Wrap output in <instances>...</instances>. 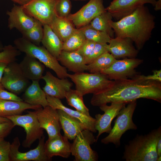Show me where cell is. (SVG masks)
I'll return each mask as SVG.
<instances>
[{
	"label": "cell",
	"mask_w": 161,
	"mask_h": 161,
	"mask_svg": "<svg viewBox=\"0 0 161 161\" xmlns=\"http://www.w3.org/2000/svg\"><path fill=\"white\" fill-rule=\"evenodd\" d=\"M161 83L135 78L112 80L106 88L93 94L90 103L99 107L112 103L127 104L140 98L161 103Z\"/></svg>",
	"instance_id": "obj_1"
},
{
	"label": "cell",
	"mask_w": 161,
	"mask_h": 161,
	"mask_svg": "<svg viewBox=\"0 0 161 161\" xmlns=\"http://www.w3.org/2000/svg\"><path fill=\"white\" fill-rule=\"evenodd\" d=\"M155 19L148 8L143 5L117 21L112 20L110 24L116 37L130 38L140 50L151 37Z\"/></svg>",
	"instance_id": "obj_2"
},
{
	"label": "cell",
	"mask_w": 161,
	"mask_h": 161,
	"mask_svg": "<svg viewBox=\"0 0 161 161\" xmlns=\"http://www.w3.org/2000/svg\"><path fill=\"white\" fill-rule=\"evenodd\" d=\"M160 126L145 135L137 134L124 146L122 157L126 161H157V140Z\"/></svg>",
	"instance_id": "obj_3"
},
{
	"label": "cell",
	"mask_w": 161,
	"mask_h": 161,
	"mask_svg": "<svg viewBox=\"0 0 161 161\" xmlns=\"http://www.w3.org/2000/svg\"><path fill=\"white\" fill-rule=\"evenodd\" d=\"M14 46L21 52L32 56L52 70L58 78H67L68 73L66 68L61 65L57 59L43 46L33 44L22 37L16 39Z\"/></svg>",
	"instance_id": "obj_4"
},
{
	"label": "cell",
	"mask_w": 161,
	"mask_h": 161,
	"mask_svg": "<svg viewBox=\"0 0 161 161\" xmlns=\"http://www.w3.org/2000/svg\"><path fill=\"white\" fill-rule=\"evenodd\" d=\"M124 105L119 111L114 121V125L109 134L101 140L102 143H112L116 147L120 145V139L123 135L129 130H136L137 125L134 123L133 116L137 105V100Z\"/></svg>",
	"instance_id": "obj_5"
},
{
	"label": "cell",
	"mask_w": 161,
	"mask_h": 161,
	"mask_svg": "<svg viewBox=\"0 0 161 161\" xmlns=\"http://www.w3.org/2000/svg\"><path fill=\"white\" fill-rule=\"evenodd\" d=\"M74 83L75 89L82 95L96 93L108 87L112 80L105 75L99 73L84 72L68 74Z\"/></svg>",
	"instance_id": "obj_6"
},
{
	"label": "cell",
	"mask_w": 161,
	"mask_h": 161,
	"mask_svg": "<svg viewBox=\"0 0 161 161\" xmlns=\"http://www.w3.org/2000/svg\"><path fill=\"white\" fill-rule=\"evenodd\" d=\"M13 123L24 128L26 133L25 140L22 146L25 148L30 147L37 140L40 139L43 135V129L41 128L35 111H27L24 115H18L7 117Z\"/></svg>",
	"instance_id": "obj_7"
},
{
	"label": "cell",
	"mask_w": 161,
	"mask_h": 161,
	"mask_svg": "<svg viewBox=\"0 0 161 161\" xmlns=\"http://www.w3.org/2000/svg\"><path fill=\"white\" fill-rule=\"evenodd\" d=\"M93 132L83 130L73 140L71 144V151L75 161H97L98 156L97 153L93 150L91 145L96 142Z\"/></svg>",
	"instance_id": "obj_8"
},
{
	"label": "cell",
	"mask_w": 161,
	"mask_h": 161,
	"mask_svg": "<svg viewBox=\"0 0 161 161\" xmlns=\"http://www.w3.org/2000/svg\"><path fill=\"white\" fill-rule=\"evenodd\" d=\"M143 62V60L135 58L116 59L108 68L100 73L106 75L111 80L132 78L139 74L135 68Z\"/></svg>",
	"instance_id": "obj_9"
},
{
	"label": "cell",
	"mask_w": 161,
	"mask_h": 161,
	"mask_svg": "<svg viewBox=\"0 0 161 161\" xmlns=\"http://www.w3.org/2000/svg\"><path fill=\"white\" fill-rule=\"evenodd\" d=\"M29 80L24 75L19 64L15 61L8 64L1 83L4 88L17 95L25 91L28 86Z\"/></svg>",
	"instance_id": "obj_10"
},
{
	"label": "cell",
	"mask_w": 161,
	"mask_h": 161,
	"mask_svg": "<svg viewBox=\"0 0 161 161\" xmlns=\"http://www.w3.org/2000/svg\"><path fill=\"white\" fill-rule=\"evenodd\" d=\"M58 0H30L22 6L28 15L43 25H49L56 16L55 9Z\"/></svg>",
	"instance_id": "obj_11"
},
{
	"label": "cell",
	"mask_w": 161,
	"mask_h": 161,
	"mask_svg": "<svg viewBox=\"0 0 161 161\" xmlns=\"http://www.w3.org/2000/svg\"><path fill=\"white\" fill-rule=\"evenodd\" d=\"M106 11L103 0H89L76 12L70 13L67 18L76 28L79 29L89 24L94 18Z\"/></svg>",
	"instance_id": "obj_12"
},
{
	"label": "cell",
	"mask_w": 161,
	"mask_h": 161,
	"mask_svg": "<svg viewBox=\"0 0 161 161\" xmlns=\"http://www.w3.org/2000/svg\"><path fill=\"white\" fill-rule=\"evenodd\" d=\"M45 137L39 140L37 146L25 152L19 150L20 143L18 137L14 138L11 145L10 161H49L51 160L46 155L44 148Z\"/></svg>",
	"instance_id": "obj_13"
},
{
	"label": "cell",
	"mask_w": 161,
	"mask_h": 161,
	"mask_svg": "<svg viewBox=\"0 0 161 161\" xmlns=\"http://www.w3.org/2000/svg\"><path fill=\"white\" fill-rule=\"evenodd\" d=\"M41 128L51 139L60 134L61 128L57 109L49 105L35 111Z\"/></svg>",
	"instance_id": "obj_14"
},
{
	"label": "cell",
	"mask_w": 161,
	"mask_h": 161,
	"mask_svg": "<svg viewBox=\"0 0 161 161\" xmlns=\"http://www.w3.org/2000/svg\"><path fill=\"white\" fill-rule=\"evenodd\" d=\"M126 104L122 103H112L109 106L107 104L99 107L104 113L103 114H97L95 115V128L98 131L96 138V142L101 134L104 133L110 132L112 129L111 124L113 120Z\"/></svg>",
	"instance_id": "obj_15"
},
{
	"label": "cell",
	"mask_w": 161,
	"mask_h": 161,
	"mask_svg": "<svg viewBox=\"0 0 161 161\" xmlns=\"http://www.w3.org/2000/svg\"><path fill=\"white\" fill-rule=\"evenodd\" d=\"M157 0H113L106 10L110 13L113 18L118 21L145 4H151L154 7Z\"/></svg>",
	"instance_id": "obj_16"
},
{
	"label": "cell",
	"mask_w": 161,
	"mask_h": 161,
	"mask_svg": "<svg viewBox=\"0 0 161 161\" xmlns=\"http://www.w3.org/2000/svg\"><path fill=\"white\" fill-rule=\"evenodd\" d=\"M42 79L46 83L43 90L46 95L60 99L65 98L66 92L71 89L73 85L67 78L56 77L49 71L46 72Z\"/></svg>",
	"instance_id": "obj_17"
},
{
	"label": "cell",
	"mask_w": 161,
	"mask_h": 161,
	"mask_svg": "<svg viewBox=\"0 0 161 161\" xmlns=\"http://www.w3.org/2000/svg\"><path fill=\"white\" fill-rule=\"evenodd\" d=\"M6 14L8 16V28L10 30L16 28L21 33L32 27L37 20L27 14L20 5H14Z\"/></svg>",
	"instance_id": "obj_18"
},
{
	"label": "cell",
	"mask_w": 161,
	"mask_h": 161,
	"mask_svg": "<svg viewBox=\"0 0 161 161\" xmlns=\"http://www.w3.org/2000/svg\"><path fill=\"white\" fill-rule=\"evenodd\" d=\"M49 106L56 109H60L77 120L82 126L84 129L89 130L92 132H97L95 128L96 119L76 110H74L65 106L60 99L46 95Z\"/></svg>",
	"instance_id": "obj_19"
},
{
	"label": "cell",
	"mask_w": 161,
	"mask_h": 161,
	"mask_svg": "<svg viewBox=\"0 0 161 161\" xmlns=\"http://www.w3.org/2000/svg\"><path fill=\"white\" fill-rule=\"evenodd\" d=\"M129 38L116 37L111 38L109 43V52L116 59L135 58L138 51Z\"/></svg>",
	"instance_id": "obj_20"
},
{
	"label": "cell",
	"mask_w": 161,
	"mask_h": 161,
	"mask_svg": "<svg viewBox=\"0 0 161 161\" xmlns=\"http://www.w3.org/2000/svg\"><path fill=\"white\" fill-rule=\"evenodd\" d=\"M71 145L68 139L60 134L46 141L44 145L45 152L51 160L55 156L68 158L71 154Z\"/></svg>",
	"instance_id": "obj_21"
},
{
	"label": "cell",
	"mask_w": 161,
	"mask_h": 161,
	"mask_svg": "<svg viewBox=\"0 0 161 161\" xmlns=\"http://www.w3.org/2000/svg\"><path fill=\"white\" fill-rule=\"evenodd\" d=\"M57 59L62 66L74 73L86 71L87 65L84 58L76 51L63 50Z\"/></svg>",
	"instance_id": "obj_22"
},
{
	"label": "cell",
	"mask_w": 161,
	"mask_h": 161,
	"mask_svg": "<svg viewBox=\"0 0 161 161\" xmlns=\"http://www.w3.org/2000/svg\"><path fill=\"white\" fill-rule=\"evenodd\" d=\"M19 65L24 75L29 80L42 79L45 66L36 58L26 55Z\"/></svg>",
	"instance_id": "obj_23"
},
{
	"label": "cell",
	"mask_w": 161,
	"mask_h": 161,
	"mask_svg": "<svg viewBox=\"0 0 161 161\" xmlns=\"http://www.w3.org/2000/svg\"><path fill=\"white\" fill-rule=\"evenodd\" d=\"M22 98L24 101L31 105H39L42 107L49 105L46 95L41 88L39 80H32L24 91Z\"/></svg>",
	"instance_id": "obj_24"
},
{
	"label": "cell",
	"mask_w": 161,
	"mask_h": 161,
	"mask_svg": "<svg viewBox=\"0 0 161 161\" xmlns=\"http://www.w3.org/2000/svg\"><path fill=\"white\" fill-rule=\"evenodd\" d=\"M42 107L39 105H33L24 101H16L0 99V117H8L21 114L25 110H37Z\"/></svg>",
	"instance_id": "obj_25"
},
{
	"label": "cell",
	"mask_w": 161,
	"mask_h": 161,
	"mask_svg": "<svg viewBox=\"0 0 161 161\" xmlns=\"http://www.w3.org/2000/svg\"><path fill=\"white\" fill-rule=\"evenodd\" d=\"M44 34L41 43L53 56L58 58L63 50V42L48 24L43 25Z\"/></svg>",
	"instance_id": "obj_26"
},
{
	"label": "cell",
	"mask_w": 161,
	"mask_h": 161,
	"mask_svg": "<svg viewBox=\"0 0 161 161\" xmlns=\"http://www.w3.org/2000/svg\"><path fill=\"white\" fill-rule=\"evenodd\" d=\"M59 121L64 132V136L68 140H73L80 132L84 130L76 120L60 109H57Z\"/></svg>",
	"instance_id": "obj_27"
},
{
	"label": "cell",
	"mask_w": 161,
	"mask_h": 161,
	"mask_svg": "<svg viewBox=\"0 0 161 161\" xmlns=\"http://www.w3.org/2000/svg\"><path fill=\"white\" fill-rule=\"evenodd\" d=\"M49 25L63 43L76 29L72 23L67 18H61L56 15Z\"/></svg>",
	"instance_id": "obj_28"
},
{
	"label": "cell",
	"mask_w": 161,
	"mask_h": 161,
	"mask_svg": "<svg viewBox=\"0 0 161 161\" xmlns=\"http://www.w3.org/2000/svg\"><path fill=\"white\" fill-rule=\"evenodd\" d=\"M113 18L110 13L106 11L94 18L89 25L94 29L106 33L113 38L115 33L110 24Z\"/></svg>",
	"instance_id": "obj_29"
},
{
	"label": "cell",
	"mask_w": 161,
	"mask_h": 161,
	"mask_svg": "<svg viewBox=\"0 0 161 161\" xmlns=\"http://www.w3.org/2000/svg\"><path fill=\"white\" fill-rule=\"evenodd\" d=\"M116 59L109 52H106L87 65L86 71L90 73H99L109 67Z\"/></svg>",
	"instance_id": "obj_30"
},
{
	"label": "cell",
	"mask_w": 161,
	"mask_h": 161,
	"mask_svg": "<svg viewBox=\"0 0 161 161\" xmlns=\"http://www.w3.org/2000/svg\"><path fill=\"white\" fill-rule=\"evenodd\" d=\"M83 97L76 89H71L66 92L65 98L69 105L85 115L90 116L89 109L84 103Z\"/></svg>",
	"instance_id": "obj_31"
},
{
	"label": "cell",
	"mask_w": 161,
	"mask_h": 161,
	"mask_svg": "<svg viewBox=\"0 0 161 161\" xmlns=\"http://www.w3.org/2000/svg\"><path fill=\"white\" fill-rule=\"evenodd\" d=\"M86 39L80 28H76L75 31L63 43V50L75 51L83 44Z\"/></svg>",
	"instance_id": "obj_32"
},
{
	"label": "cell",
	"mask_w": 161,
	"mask_h": 161,
	"mask_svg": "<svg viewBox=\"0 0 161 161\" xmlns=\"http://www.w3.org/2000/svg\"><path fill=\"white\" fill-rule=\"evenodd\" d=\"M80 28L86 39L96 43L103 44L109 43L111 38L106 33L94 29L89 24Z\"/></svg>",
	"instance_id": "obj_33"
},
{
	"label": "cell",
	"mask_w": 161,
	"mask_h": 161,
	"mask_svg": "<svg viewBox=\"0 0 161 161\" xmlns=\"http://www.w3.org/2000/svg\"><path fill=\"white\" fill-rule=\"evenodd\" d=\"M22 37L33 44L40 46L43 37V24L39 21H37L31 28L21 33Z\"/></svg>",
	"instance_id": "obj_34"
},
{
	"label": "cell",
	"mask_w": 161,
	"mask_h": 161,
	"mask_svg": "<svg viewBox=\"0 0 161 161\" xmlns=\"http://www.w3.org/2000/svg\"><path fill=\"white\" fill-rule=\"evenodd\" d=\"M21 54V52L15 46L11 44L5 46L0 52V62L8 64L15 61L17 57Z\"/></svg>",
	"instance_id": "obj_35"
},
{
	"label": "cell",
	"mask_w": 161,
	"mask_h": 161,
	"mask_svg": "<svg viewBox=\"0 0 161 161\" xmlns=\"http://www.w3.org/2000/svg\"><path fill=\"white\" fill-rule=\"evenodd\" d=\"M107 52H109V46L108 44L96 43L91 52L84 58L85 64H88L103 54Z\"/></svg>",
	"instance_id": "obj_36"
},
{
	"label": "cell",
	"mask_w": 161,
	"mask_h": 161,
	"mask_svg": "<svg viewBox=\"0 0 161 161\" xmlns=\"http://www.w3.org/2000/svg\"><path fill=\"white\" fill-rule=\"evenodd\" d=\"M71 0H58L55 6L56 15L66 18L71 13L72 9Z\"/></svg>",
	"instance_id": "obj_37"
},
{
	"label": "cell",
	"mask_w": 161,
	"mask_h": 161,
	"mask_svg": "<svg viewBox=\"0 0 161 161\" xmlns=\"http://www.w3.org/2000/svg\"><path fill=\"white\" fill-rule=\"evenodd\" d=\"M11 145L4 139L0 140V161H10Z\"/></svg>",
	"instance_id": "obj_38"
},
{
	"label": "cell",
	"mask_w": 161,
	"mask_h": 161,
	"mask_svg": "<svg viewBox=\"0 0 161 161\" xmlns=\"http://www.w3.org/2000/svg\"><path fill=\"white\" fill-rule=\"evenodd\" d=\"M96 43L86 39L83 44L76 51L83 56L84 58L88 56L93 49Z\"/></svg>",
	"instance_id": "obj_39"
},
{
	"label": "cell",
	"mask_w": 161,
	"mask_h": 161,
	"mask_svg": "<svg viewBox=\"0 0 161 161\" xmlns=\"http://www.w3.org/2000/svg\"><path fill=\"white\" fill-rule=\"evenodd\" d=\"M15 126L11 121L0 123V140L4 139L7 136Z\"/></svg>",
	"instance_id": "obj_40"
},
{
	"label": "cell",
	"mask_w": 161,
	"mask_h": 161,
	"mask_svg": "<svg viewBox=\"0 0 161 161\" xmlns=\"http://www.w3.org/2000/svg\"><path fill=\"white\" fill-rule=\"evenodd\" d=\"M0 99L7 100L24 101L22 98L18 96L17 95L11 92H9L4 89L0 91Z\"/></svg>",
	"instance_id": "obj_41"
},
{
	"label": "cell",
	"mask_w": 161,
	"mask_h": 161,
	"mask_svg": "<svg viewBox=\"0 0 161 161\" xmlns=\"http://www.w3.org/2000/svg\"><path fill=\"white\" fill-rule=\"evenodd\" d=\"M152 74L147 76L140 75H137L134 78L144 80L156 81L161 82V70H154Z\"/></svg>",
	"instance_id": "obj_42"
},
{
	"label": "cell",
	"mask_w": 161,
	"mask_h": 161,
	"mask_svg": "<svg viewBox=\"0 0 161 161\" xmlns=\"http://www.w3.org/2000/svg\"><path fill=\"white\" fill-rule=\"evenodd\" d=\"M156 148L158 157H161V129L159 130L158 134Z\"/></svg>",
	"instance_id": "obj_43"
},
{
	"label": "cell",
	"mask_w": 161,
	"mask_h": 161,
	"mask_svg": "<svg viewBox=\"0 0 161 161\" xmlns=\"http://www.w3.org/2000/svg\"><path fill=\"white\" fill-rule=\"evenodd\" d=\"M8 64L0 62V83L1 82L4 69Z\"/></svg>",
	"instance_id": "obj_44"
},
{
	"label": "cell",
	"mask_w": 161,
	"mask_h": 161,
	"mask_svg": "<svg viewBox=\"0 0 161 161\" xmlns=\"http://www.w3.org/2000/svg\"><path fill=\"white\" fill-rule=\"evenodd\" d=\"M23 6L26 4L30 0H11Z\"/></svg>",
	"instance_id": "obj_45"
},
{
	"label": "cell",
	"mask_w": 161,
	"mask_h": 161,
	"mask_svg": "<svg viewBox=\"0 0 161 161\" xmlns=\"http://www.w3.org/2000/svg\"><path fill=\"white\" fill-rule=\"evenodd\" d=\"M154 7V10L155 11H158L161 9V0H157Z\"/></svg>",
	"instance_id": "obj_46"
},
{
	"label": "cell",
	"mask_w": 161,
	"mask_h": 161,
	"mask_svg": "<svg viewBox=\"0 0 161 161\" xmlns=\"http://www.w3.org/2000/svg\"><path fill=\"white\" fill-rule=\"evenodd\" d=\"M10 121L9 119L7 118L0 117V123L7 122Z\"/></svg>",
	"instance_id": "obj_47"
},
{
	"label": "cell",
	"mask_w": 161,
	"mask_h": 161,
	"mask_svg": "<svg viewBox=\"0 0 161 161\" xmlns=\"http://www.w3.org/2000/svg\"><path fill=\"white\" fill-rule=\"evenodd\" d=\"M4 88L1 84V83H0V91L3 89H4Z\"/></svg>",
	"instance_id": "obj_48"
},
{
	"label": "cell",
	"mask_w": 161,
	"mask_h": 161,
	"mask_svg": "<svg viewBox=\"0 0 161 161\" xmlns=\"http://www.w3.org/2000/svg\"><path fill=\"white\" fill-rule=\"evenodd\" d=\"M4 48V47L1 44H0V52L1 51L3 50Z\"/></svg>",
	"instance_id": "obj_49"
},
{
	"label": "cell",
	"mask_w": 161,
	"mask_h": 161,
	"mask_svg": "<svg viewBox=\"0 0 161 161\" xmlns=\"http://www.w3.org/2000/svg\"><path fill=\"white\" fill-rule=\"evenodd\" d=\"M74 1H85L86 0H71Z\"/></svg>",
	"instance_id": "obj_50"
}]
</instances>
